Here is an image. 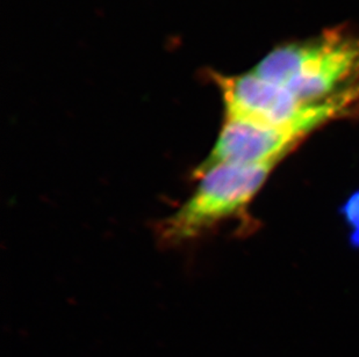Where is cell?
<instances>
[{"instance_id":"obj_1","label":"cell","mask_w":359,"mask_h":357,"mask_svg":"<svg viewBox=\"0 0 359 357\" xmlns=\"http://www.w3.org/2000/svg\"><path fill=\"white\" fill-rule=\"evenodd\" d=\"M251 71L305 104H319L359 85V35L332 29L270 51Z\"/></svg>"},{"instance_id":"obj_2","label":"cell","mask_w":359,"mask_h":357,"mask_svg":"<svg viewBox=\"0 0 359 357\" xmlns=\"http://www.w3.org/2000/svg\"><path fill=\"white\" fill-rule=\"evenodd\" d=\"M277 165L224 164L196 176L198 185L192 195L161 224L163 239L172 244L194 239L240 215Z\"/></svg>"},{"instance_id":"obj_3","label":"cell","mask_w":359,"mask_h":357,"mask_svg":"<svg viewBox=\"0 0 359 357\" xmlns=\"http://www.w3.org/2000/svg\"><path fill=\"white\" fill-rule=\"evenodd\" d=\"M215 80L222 92L224 118L268 127L305 121L325 125L350 114L359 102V86L327 102L305 104L252 71L238 76L215 74Z\"/></svg>"},{"instance_id":"obj_4","label":"cell","mask_w":359,"mask_h":357,"mask_svg":"<svg viewBox=\"0 0 359 357\" xmlns=\"http://www.w3.org/2000/svg\"><path fill=\"white\" fill-rule=\"evenodd\" d=\"M322 127L306 121L285 127H268L224 118L217 141L206 158L194 171L199 176L214 166L259 165L280 162L304 139Z\"/></svg>"},{"instance_id":"obj_5","label":"cell","mask_w":359,"mask_h":357,"mask_svg":"<svg viewBox=\"0 0 359 357\" xmlns=\"http://www.w3.org/2000/svg\"><path fill=\"white\" fill-rule=\"evenodd\" d=\"M348 218L350 222L355 226V233L353 236L359 239V195L355 199L351 200L349 206H348Z\"/></svg>"}]
</instances>
